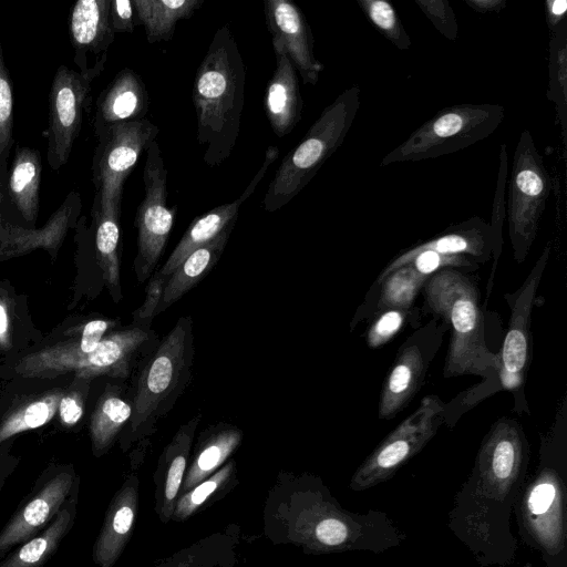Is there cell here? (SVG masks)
Returning a JSON list of instances; mask_svg holds the SVG:
<instances>
[{
	"mask_svg": "<svg viewBox=\"0 0 567 567\" xmlns=\"http://www.w3.org/2000/svg\"><path fill=\"white\" fill-rule=\"evenodd\" d=\"M529 444L516 419L496 420L449 512L447 526L481 567H506L518 549L511 528L526 482Z\"/></svg>",
	"mask_w": 567,
	"mask_h": 567,
	"instance_id": "obj_1",
	"label": "cell"
},
{
	"mask_svg": "<svg viewBox=\"0 0 567 567\" xmlns=\"http://www.w3.org/2000/svg\"><path fill=\"white\" fill-rule=\"evenodd\" d=\"M421 295V311L440 317L449 327L443 375L482 378L478 384L444 403L443 421L452 429L465 412L499 392L497 352L486 343L481 291L474 277L462 270L443 269L427 279Z\"/></svg>",
	"mask_w": 567,
	"mask_h": 567,
	"instance_id": "obj_2",
	"label": "cell"
},
{
	"mask_svg": "<svg viewBox=\"0 0 567 567\" xmlns=\"http://www.w3.org/2000/svg\"><path fill=\"white\" fill-rule=\"evenodd\" d=\"M246 65L228 25L219 28L197 68L192 100L197 117V143L209 167L234 151L245 102Z\"/></svg>",
	"mask_w": 567,
	"mask_h": 567,
	"instance_id": "obj_3",
	"label": "cell"
},
{
	"mask_svg": "<svg viewBox=\"0 0 567 567\" xmlns=\"http://www.w3.org/2000/svg\"><path fill=\"white\" fill-rule=\"evenodd\" d=\"M566 396L547 436L543 437L539 462L514 506L524 542L540 553L547 567H567V444Z\"/></svg>",
	"mask_w": 567,
	"mask_h": 567,
	"instance_id": "obj_4",
	"label": "cell"
},
{
	"mask_svg": "<svg viewBox=\"0 0 567 567\" xmlns=\"http://www.w3.org/2000/svg\"><path fill=\"white\" fill-rule=\"evenodd\" d=\"M194 354L193 320L183 316L148 353L140 372L130 420L135 437L154 433L182 396L192 380Z\"/></svg>",
	"mask_w": 567,
	"mask_h": 567,
	"instance_id": "obj_5",
	"label": "cell"
},
{
	"mask_svg": "<svg viewBox=\"0 0 567 567\" xmlns=\"http://www.w3.org/2000/svg\"><path fill=\"white\" fill-rule=\"evenodd\" d=\"M360 93L359 85L341 92L284 157L265 194L266 212L274 213L288 204L341 146L359 110Z\"/></svg>",
	"mask_w": 567,
	"mask_h": 567,
	"instance_id": "obj_6",
	"label": "cell"
},
{
	"mask_svg": "<svg viewBox=\"0 0 567 567\" xmlns=\"http://www.w3.org/2000/svg\"><path fill=\"white\" fill-rule=\"evenodd\" d=\"M504 117L505 109L499 104L463 103L443 107L389 152L381 166L458 152L492 135Z\"/></svg>",
	"mask_w": 567,
	"mask_h": 567,
	"instance_id": "obj_7",
	"label": "cell"
},
{
	"mask_svg": "<svg viewBox=\"0 0 567 567\" xmlns=\"http://www.w3.org/2000/svg\"><path fill=\"white\" fill-rule=\"evenodd\" d=\"M154 339L151 328L130 326L107 333L91 353H66L52 346L22 358L16 370L25 378H53L71 371L85 380L103 374L126 378L136 355Z\"/></svg>",
	"mask_w": 567,
	"mask_h": 567,
	"instance_id": "obj_8",
	"label": "cell"
},
{
	"mask_svg": "<svg viewBox=\"0 0 567 567\" xmlns=\"http://www.w3.org/2000/svg\"><path fill=\"white\" fill-rule=\"evenodd\" d=\"M506 216L513 256L525 261L538 233L550 194V177L532 133L523 130L513 158Z\"/></svg>",
	"mask_w": 567,
	"mask_h": 567,
	"instance_id": "obj_9",
	"label": "cell"
},
{
	"mask_svg": "<svg viewBox=\"0 0 567 567\" xmlns=\"http://www.w3.org/2000/svg\"><path fill=\"white\" fill-rule=\"evenodd\" d=\"M158 132L157 125L145 117L113 124L95 133L97 145L92 161L95 194L91 212L121 214L124 182Z\"/></svg>",
	"mask_w": 567,
	"mask_h": 567,
	"instance_id": "obj_10",
	"label": "cell"
},
{
	"mask_svg": "<svg viewBox=\"0 0 567 567\" xmlns=\"http://www.w3.org/2000/svg\"><path fill=\"white\" fill-rule=\"evenodd\" d=\"M550 256V245H546L523 285L514 292L504 295L511 309L505 338L497 351L498 390L513 394L514 410L529 414L525 395V384L533 359L532 311L536 291Z\"/></svg>",
	"mask_w": 567,
	"mask_h": 567,
	"instance_id": "obj_11",
	"label": "cell"
},
{
	"mask_svg": "<svg viewBox=\"0 0 567 567\" xmlns=\"http://www.w3.org/2000/svg\"><path fill=\"white\" fill-rule=\"evenodd\" d=\"M444 403L437 395L424 396L416 410L360 464L350 480V488L362 492L392 478L435 436L443 424Z\"/></svg>",
	"mask_w": 567,
	"mask_h": 567,
	"instance_id": "obj_12",
	"label": "cell"
},
{
	"mask_svg": "<svg viewBox=\"0 0 567 567\" xmlns=\"http://www.w3.org/2000/svg\"><path fill=\"white\" fill-rule=\"evenodd\" d=\"M143 182L145 194L134 220L137 229L134 270L138 282L148 280L153 275L165 249L176 214V207L167 206V168L156 140L146 150Z\"/></svg>",
	"mask_w": 567,
	"mask_h": 567,
	"instance_id": "obj_13",
	"label": "cell"
},
{
	"mask_svg": "<svg viewBox=\"0 0 567 567\" xmlns=\"http://www.w3.org/2000/svg\"><path fill=\"white\" fill-rule=\"evenodd\" d=\"M449 327L440 317L417 327L398 348L380 391L378 416L392 420L404 410L422 388Z\"/></svg>",
	"mask_w": 567,
	"mask_h": 567,
	"instance_id": "obj_14",
	"label": "cell"
},
{
	"mask_svg": "<svg viewBox=\"0 0 567 567\" xmlns=\"http://www.w3.org/2000/svg\"><path fill=\"white\" fill-rule=\"evenodd\" d=\"M105 64L100 62L87 72L62 64L55 71L49 93V125L45 131L47 159L51 169L58 171L69 161L89 105L92 83L104 71Z\"/></svg>",
	"mask_w": 567,
	"mask_h": 567,
	"instance_id": "obj_15",
	"label": "cell"
},
{
	"mask_svg": "<svg viewBox=\"0 0 567 567\" xmlns=\"http://www.w3.org/2000/svg\"><path fill=\"white\" fill-rule=\"evenodd\" d=\"M78 478L72 466L49 468L38 478L0 530V560L51 523Z\"/></svg>",
	"mask_w": 567,
	"mask_h": 567,
	"instance_id": "obj_16",
	"label": "cell"
},
{
	"mask_svg": "<svg viewBox=\"0 0 567 567\" xmlns=\"http://www.w3.org/2000/svg\"><path fill=\"white\" fill-rule=\"evenodd\" d=\"M271 42L280 44L305 84L316 85L322 63L315 55V38L300 8L289 0H265Z\"/></svg>",
	"mask_w": 567,
	"mask_h": 567,
	"instance_id": "obj_17",
	"label": "cell"
},
{
	"mask_svg": "<svg viewBox=\"0 0 567 567\" xmlns=\"http://www.w3.org/2000/svg\"><path fill=\"white\" fill-rule=\"evenodd\" d=\"M493 248L494 238L489 223L475 216L451 225L434 237L401 250L381 270L375 281L382 280L388 274L404 266L412 257L424 250L466 256L481 265L491 260Z\"/></svg>",
	"mask_w": 567,
	"mask_h": 567,
	"instance_id": "obj_18",
	"label": "cell"
},
{
	"mask_svg": "<svg viewBox=\"0 0 567 567\" xmlns=\"http://www.w3.org/2000/svg\"><path fill=\"white\" fill-rule=\"evenodd\" d=\"M278 156L279 148L272 145L269 146L261 166L238 198L231 203L217 206L193 219L173 252L163 267L158 269L161 274L169 276L194 250L212 241L230 225L236 224L240 206L252 195Z\"/></svg>",
	"mask_w": 567,
	"mask_h": 567,
	"instance_id": "obj_19",
	"label": "cell"
},
{
	"mask_svg": "<svg viewBox=\"0 0 567 567\" xmlns=\"http://www.w3.org/2000/svg\"><path fill=\"white\" fill-rule=\"evenodd\" d=\"M110 4L111 0H79L70 10L69 35L73 61L80 72L91 70L89 56L94 59V64L107 61V51L115 38Z\"/></svg>",
	"mask_w": 567,
	"mask_h": 567,
	"instance_id": "obj_20",
	"label": "cell"
},
{
	"mask_svg": "<svg viewBox=\"0 0 567 567\" xmlns=\"http://www.w3.org/2000/svg\"><path fill=\"white\" fill-rule=\"evenodd\" d=\"M81 209V195L72 190L39 229L7 220L0 212V256H13L38 247L55 252L66 231L78 225Z\"/></svg>",
	"mask_w": 567,
	"mask_h": 567,
	"instance_id": "obj_21",
	"label": "cell"
},
{
	"mask_svg": "<svg viewBox=\"0 0 567 567\" xmlns=\"http://www.w3.org/2000/svg\"><path fill=\"white\" fill-rule=\"evenodd\" d=\"M271 43L276 56V70L267 83L264 106L274 133L282 137L300 122L303 100L297 71L285 49L276 42Z\"/></svg>",
	"mask_w": 567,
	"mask_h": 567,
	"instance_id": "obj_22",
	"label": "cell"
},
{
	"mask_svg": "<svg viewBox=\"0 0 567 567\" xmlns=\"http://www.w3.org/2000/svg\"><path fill=\"white\" fill-rule=\"evenodd\" d=\"M150 96L142 78L132 69L116 73L96 101L94 132L118 123L145 118Z\"/></svg>",
	"mask_w": 567,
	"mask_h": 567,
	"instance_id": "obj_23",
	"label": "cell"
},
{
	"mask_svg": "<svg viewBox=\"0 0 567 567\" xmlns=\"http://www.w3.org/2000/svg\"><path fill=\"white\" fill-rule=\"evenodd\" d=\"M137 509V487L134 477L127 480L113 497L103 526L93 546L92 557L100 567H113L132 532Z\"/></svg>",
	"mask_w": 567,
	"mask_h": 567,
	"instance_id": "obj_24",
	"label": "cell"
},
{
	"mask_svg": "<svg viewBox=\"0 0 567 567\" xmlns=\"http://www.w3.org/2000/svg\"><path fill=\"white\" fill-rule=\"evenodd\" d=\"M80 480L78 478L69 497L41 532L18 545L0 560V567H43L56 553L64 537L71 532L76 517Z\"/></svg>",
	"mask_w": 567,
	"mask_h": 567,
	"instance_id": "obj_25",
	"label": "cell"
},
{
	"mask_svg": "<svg viewBox=\"0 0 567 567\" xmlns=\"http://www.w3.org/2000/svg\"><path fill=\"white\" fill-rule=\"evenodd\" d=\"M430 277L417 272L406 264L382 280L374 281L351 320V330L362 320H368L373 313L385 309H409L415 306V300Z\"/></svg>",
	"mask_w": 567,
	"mask_h": 567,
	"instance_id": "obj_26",
	"label": "cell"
},
{
	"mask_svg": "<svg viewBox=\"0 0 567 567\" xmlns=\"http://www.w3.org/2000/svg\"><path fill=\"white\" fill-rule=\"evenodd\" d=\"M41 173L40 152L37 148L17 145L8 169L4 208L8 199L23 221L31 227L37 221L39 213Z\"/></svg>",
	"mask_w": 567,
	"mask_h": 567,
	"instance_id": "obj_27",
	"label": "cell"
},
{
	"mask_svg": "<svg viewBox=\"0 0 567 567\" xmlns=\"http://www.w3.org/2000/svg\"><path fill=\"white\" fill-rule=\"evenodd\" d=\"M235 224L227 227L212 241L197 248L168 276L155 317L179 300L202 281L223 255Z\"/></svg>",
	"mask_w": 567,
	"mask_h": 567,
	"instance_id": "obj_28",
	"label": "cell"
},
{
	"mask_svg": "<svg viewBox=\"0 0 567 567\" xmlns=\"http://www.w3.org/2000/svg\"><path fill=\"white\" fill-rule=\"evenodd\" d=\"M243 440L237 426L220 422L206 429L202 434L197 453L182 483L183 491H189L219 470L235 452Z\"/></svg>",
	"mask_w": 567,
	"mask_h": 567,
	"instance_id": "obj_29",
	"label": "cell"
},
{
	"mask_svg": "<svg viewBox=\"0 0 567 567\" xmlns=\"http://www.w3.org/2000/svg\"><path fill=\"white\" fill-rule=\"evenodd\" d=\"M138 23L150 44L169 41L176 23L189 19L204 0H132Z\"/></svg>",
	"mask_w": 567,
	"mask_h": 567,
	"instance_id": "obj_30",
	"label": "cell"
},
{
	"mask_svg": "<svg viewBox=\"0 0 567 567\" xmlns=\"http://www.w3.org/2000/svg\"><path fill=\"white\" fill-rule=\"evenodd\" d=\"M92 235L97 265L115 301L122 298L120 284L121 214L91 212Z\"/></svg>",
	"mask_w": 567,
	"mask_h": 567,
	"instance_id": "obj_31",
	"label": "cell"
},
{
	"mask_svg": "<svg viewBox=\"0 0 567 567\" xmlns=\"http://www.w3.org/2000/svg\"><path fill=\"white\" fill-rule=\"evenodd\" d=\"M547 99L555 104L566 156L567 146V19L551 33Z\"/></svg>",
	"mask_w": 567,
	"mask_h": 567,
	"instance_id": "obj_32",
	"label": "cell"
},
{
	"mask_svg": "<svg viewBox=\"0 0 567 567\" xmlns=\"http://www.w3.org/2000/svg\"><path fill=\"white\" fill-rule=\"evenodd\" d=\"M200 420L202 414L197 413L184 423L175 433L163 454L165 465V501L163 513L166 516L169 515V509L172 505L174 506L175 499L181 489L192 442Z\"/></svg>",
	"mask_w": 567,
	"mask_h": 567,
	"instance_id": "obj_33",
	"label": "cell"
},
{
	"mask_svg": "<svg viewBox=\"0 0 567 567\" xmlns=\"http://www.w3.org/2000/svg\"><path fill=\"white\" fill-rule=\"evenodd\" d=\"M132 412V402L126 401L114 391H110L101 398L90 425L92 447L96 456L107 451L122 427L131 420Z\"/></svg>",
	"mask_w": 567,
	"mask_h": 567,
	"instance_id": "obj_34",
	"label": "cell"
},
{
	"mask_svg": "<svg viewBox=\"0 0 567 567\" xmlns=\"http://www.w3.org/2000/svg\"><path fill=\"white\" fill-rule=\"evenodd\" d=\"M13 94L9 71L4 63L0 40V212L4 208L8 158L13 140Z\"/></svg>",
	"mask_w": 567,
	"mask_h": 567,
	"instance_id": "obj_35",
	"label": "cell"
},
{
	"mask_svg": "<svg viewBox=\"0 0 567 567\" xmlns=\"http://www.w3.org/2000/svg\"><path fill=\"white\" fill-rule=\"evenodd\" d=\"M421 308H391L373 313L365 331V343L370 349H378L391 341L409 323L417 327L421 320Z\"/></svg>",
	"mask_w": 567,
	"mask_h": 567,
	"instance_id": "obj_36",
	"label": "cell"
},
{
	"mask_svg": "<svg viewBox=\"0 0 567 567\" xmlns=\"http://www.w3.org/2000/svg\"><path fill=\"white\" fill-rule=\"evenodd\" d=\"M59 392L50 393L7 416L0 424V443L24 431L38 429L48 423L58 410Z\"/></svg>",
	"mask_w": 567,
	"mask_h": 567,
	"instance_id": "obj_37",
	"label": "cell"
},
{
	"mask_svg": "<svg viewBox=\"0 0 567 567\" xmlns=\"http://www.w3.org/2000/svg\"><path fill=\"white\" fill-rule=\"evenodd\" d=\"M507 173H508V155H507V145L503 143L499 150V166L497 173L496 181V189L494 193L493 205H492V216L489 227L494 238V248H493V265L492 270L487 284L486 290V299L484 306L488 301L491 296V291L493 288L494 276L496 272V267L498 264V259L503 249V227L506 219V202H505V192L507 187Z\"/></svg>",
	"mask_w": 567,
	"mask_h": 567,
	"instance_id": "obj_38",
	"label": "cell"
},
{
	"mask_svg": "<svg viewBox=\"0 0 567 567\" xmlns=\"http://www.w3.org/2000/svg\"><path fill=\"white\" fill-rule=\"evenodd\" d=\"M370 23L395 48L408 50L411 40L392 3L386 0H358Z\"/></svg>",
	"mask_w": 567,
	"mask_h": 567,
	"instance_id": "obj_39",
	"label": "cell"
},
{
	"mask_svg": "<svg viewBox=\"0 0 567 567\" xmlns=\"http://www.w3.org/2000/svg\"><path fill=\"white\" fill-rule=\"evenodd\" d=\"M234 462H228L209 477L182 495L176 504L175 515L186 518L192 515L214 492L223 486L234 473Z\"/></svg>",
	"mask_w": 567,
	"mask_h": 567,
	"instance_id": "obj_40",
	"label": "cell"
},
{
	"mask_svg": "<svg viewBox=\"0 0 567 567\" xmlns=\"http://www.w3.org/2000/svg\"><path fill=\"white\" fill-rule=\"evenodd\" d=\"M406 264L411 265L417 272L426 277H431L443 269H457L468 272L480 268V264L470 257L445 255L432 250H424L416 254Z\"/></svg>",
	"mask_w": 567,
	"mask_h": 567,
	"instance_id": "obj_41",
	"label": "cell"
},
{
	"mask_svg": "<svg viewBox=\"0 0 567 567\" xmlns=\"http://www.w3.org/2000/svg\"><path fill=\"white\" fill-rule=\"evenodd\" d=\"M415 3L443 37L456 40L457 19L447 0H415Z\"/></svg>",
	"mask_w": 567,
	"mask_h": 567,
	"instance_id": "obj_42",
	"label": "cell"
},
{
	"mask_svg": "<svg viewBox=\"0 0 567 567\" xmlns=\"http://www.w3.org/2000/svg\"><path fill=\"white\" fill-rule=\"evenodd\" d=\"M168 276H164L159 270L153 272L145 288V299L141 307L133 312L131 326L151 328L155 317V311L161 302Z\"/></svg>",
	"mask_w": 567,
	"mask_h": 567,
	"instance_id": "obj_43",
	"label": "cell"
},
{
	"mask_svg": "<svg viewBox=\"0 0 567 567\" xmlns=\"http://www.w3.org/2000/svg\"><path fill=\"white\" fill-rule=\"evenodd\" d=\"M115 324V321L112 320H91L83 327L81 338L78 341L59 343L54 347L66 353H91L97 348L102 339L106 336V332Z\"/></svg>",
	"mask_w": 567,
	"mask_h": 567,
	"instance_id": "obj_44",
	"label": "cell"
},
{
	"mask_svg": "<svg viewBox=\"0 0 567 567\" xmlns=\"http://www.w3.org/2000/svg\"><path fill=\"white\" fill-rule=\"evenodd\" d=\"M135 11L132 0H111L110 22L115 33H131L135 28Z\"/></svg>",
	"mask_w": 567,
	"mask_h": 567,
	"instance_id": "obj_45",
	"label": "cell"
},
{
	"mask_svg": "<svg viewBox=\"0 0 567 567\" xmlns=\"http://www.w3.org/2000/svg\"><path fill=\"white\" fill-rule=\"evenodd\" d=\"M60 420L66 426L78 423L83 414V398L80 393H69L61 396L59 405Z\"/></svg>",
	"mask_w": 567,
	"mask_h": 567,
	"instance_id": "obj_46",
	"label": "cell"
},
{
	"mask_svg": "<svg viewBox=\"0 0 567 567\" xmlns=\"http://www.w3.org/2000/svg\"><path fill=\"white\" fill-rule=\"evenodd\" d=\"M567 1L566 0H546L545 19L550 34L555 32L563 21L566 20Z\"/></svg>",
	"mask_w": 567,
	"mask_h": 567,
	"instance_id": "obj_47",
	"label": "cell"
},
{
	"mask_svg": "<svg viewBox=\"0 0 567 567\" xmlns=\"http://www.w3.org/2000/svg\"><path fill=\"white\" fill-rule=\"evenodd\" d=\"M474 11L481 13L499 12L507 4L506 0H465Z\"/></svg>",
	"mask_w": 567,
	"mask_h": 567,
	"instance_id": "obj_48",
	"label": "cell"
},
{
	"mask_svg": "<svg viewBox=\"0 0 567 567\" xmlns=\"http://www.w3.org/2000/svg\"><path fill=\"white\" fill-rule=\"evenodd\" d=\"M8 331V315L4 306L0 302V340H3Z\"/></svg>",
	"mask_w": 567,
	"mask_h": 567,
	"instance_id": "obj_49",
	"label": "cell"
},
{
	"mask_svg": "<svg viewBox=\"0 0 567 567\" xmlns=\"http://www.w3.org/2000/svg\"><path fill=\"white\" fill-rule=\"evenodd\" d=\"M8 475H9L8 468L0 464V494H1L2 487L4 485V482L8 477Z\"/></svg>",
	"mask_w": 567,
	"mask_h": 567,
	"instance_id": "obj_50",
	"label": "cell"
}]
</instances>
